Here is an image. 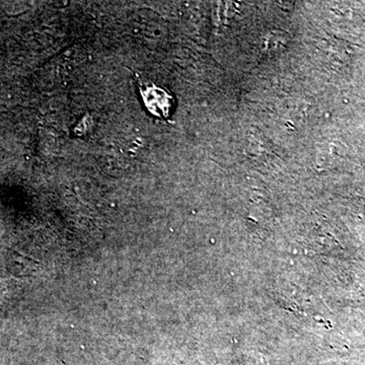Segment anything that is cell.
Listing matches in <instances>:
<instances>
[{"label":"cell","mask_w":365,"mask_h":365,"mask_svg":"<svg viewBox=\"0 0 365 365\" xmlns=\"http://www.w3.org/2000/svg\"><path fill=\"white\" fill-rule=\"evenodd\" d=\"M144 104L153 114L167 117L172 108V98L167 91L157 86L146 88L143 91Z\"/></svg>","instance_id":"1"}]
</instances>
